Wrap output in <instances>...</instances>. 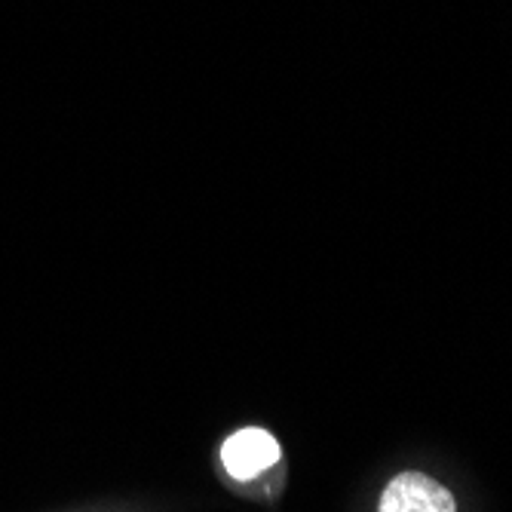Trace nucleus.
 <instances>
[{
    "mask_svg": "<svg viewBox=\"0 0 512 512\" xmlns=\"http://www.w3.org/2000/svg\"><path fill=\"white\" fill-rule=\"evenodd\" d=\"M378 512H457V503L442 482L424 473H399L384 488Z\"/></svg>",
    "mask_w": 512,
    "mask_h": 512,
    "instance_id": "f257e3e1",
    "label": "nucleus"
},
{
    "mask_svg": "<svg viewBox=\"0 0 512 512\" xmlns=\"http://www.w3.org/2000/svg\"><path fill=\"white\" fill-rule=\"evenodd\" d=\"M276 460H279V442L267 430H261V427L237 430L234 436H230L221 445L224 470L234 479H240V482H249L258 473L270 470Z\"/></svg>",
    "mask_w": 512,
    "mask_h": 512,
    "instance_id": "f03ea898",
    "label": "nucleus"
}]
</instances>
